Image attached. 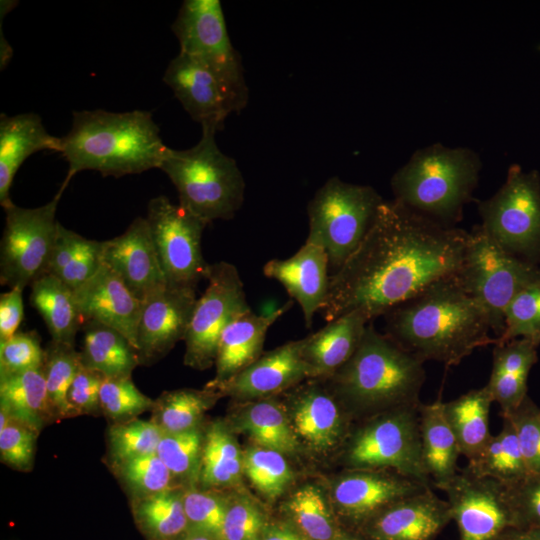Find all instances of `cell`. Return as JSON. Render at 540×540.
Wrapping results in <instances>:
<instances>
[{
    "mask_svg": "<svg viewBox=\"0 0 540 540\" xmlns=\"http://www.w3.org/2000/svg\"><path fill=\"white\" fill-rule=\"evenodd\" d=\"M104 378L100 372L81 363L68 391V402L74 416L100 411L99 395Z\"/></svg>",
    "mask_w": 540,
    "mask_h": 540,
    "instance_id": "11a10c76",
    "label": "cell"
},
{
    "mask_svg": "<svg viewBox=\"0 0 540 540\" xmlns=\"http://www.w3.org/2000/svg\"><path fill=\"white\" fill-rule=\"evenodd\" d=\"M102 265V241L86 238L70 262L55 277L74 291L93 277Z\"/></svg>",
    "mask_w": 540,
    "mask_h": 540,
    "instance_id": "db71d44e",
    "label": "cell"
},
{
    "mask_svg": "<svg viewBox=\"0 0 540 540\" xmlns=\"http://www.w3.org/2000/svg\"><path fill=\"white\" fill-rule=\"evenodd\" d=\"M180 52L203 63L225 86L239 112L248 101L240 55L233 47L219 0H185L171 27Z\"/></svg>",
    "mask_w": 540,
    "mask_h": 540,
    "instance_id": "8fae6325",
    "label": "cell"
},
{
    "mask_svg": "<svg viewBox=\"0 0 540 540\" xmlns=\"http://www.w3.org/2000/svg\"><path fill=\"white\" fill-rule=\"evenodd\" d=\"M80 366V352L73 345L51 341L45 350L43 373L49 405L56 419L74 416L68 391Z\"/></svg>",
    "mask_w": 540,
    "mask_h": 540,
    "instance_id": "60d3db41",
    "label": "cell"
},
{
    "mask_svg": "<svg viewBox=\"0 0 540 540\" xmlns=\"http://www.w3.org/2000/svg\"><path fill=\"white\" fill-rule=\"evenodd\" d=\"M501 416L513 424L528 473H539L540 408L527 395L517 408Z\"/></svg>",
    "mask_w": 540,
    "mask_h": 540,
    "instance_id": "f907efd6",
    "label": "cell"
},
{
    "mask_svg": "<svg viewBox=\"0 0 540 540\" xmlns=\"http://www.w3.org/2000/svg\"><path fill=\"white\" fill-rule=\"evenodd\" d=\"M182 498L188 531L205 533L221 540L229 494L190 486L183 488Z\"/></svg>",
    "mask_w": 540,
    "mask_h": 540,
    "instance_id": "f6af8a7d",
    "label": "cell"
},
{
    "mask_svg": "<svg viewBox=\"0 0 540 540\" xmlns=\"http://www.w3.org/2000/svg\"><path fill=\"white\" fill-rule=\"evenodd\" d=\"M222 395L211 388L177 389L163 392L151 410V420L164 433L185 431L200 425L205 412Z\"/></svg>",
    "mask_w": 540,
    "mask_h": 540,
    "instance_id": "f35d334b",
    "label": "cell"
},
{
    "mask_svg": "<svg viewBox=\"0 0 540 540\" xmlns=\"http://www.w3.org/2000/svg\"><path fill=\"white\" fill-rule=\"evenodd\" d=\"M285 406L300 445L330 453L346 442L348 411L328 388L317 382L298 386L288 394Z\"/></svg>",
    "mask_w": 540,
    "mask_h": 540,
    "instance_id": "d6986e66",
    "label": "cell"
},
{
    "mask_svg": "<svg viewBox=\"0 0 540 540\" xmlns=\"http://www.w3.org/2000/svg\"><path fill=\"white\" fill-rule=\"evenodd\" d=\"M45 350L35 331L17 332L11 338L0 341V376H7L44 365Z\"/></svg>",
    "mask_w": 540,
    "mask_h": 540,
    "instance_id": "681fc988",
    "label": "cell"
},
{
    "mask_svg": "<svg viewBox=\"0 0 540 540\" xmlns=\"http://www.w3.org/2000/svg\"><path fill=\"white\" fill-rule=\"evenodd\" d=\"M493 402L486 386L444 402V413L455 434L460 453L468 460L479 454L492 436L489 411Z\"/></svg>",
    "mask_w": 540,
    "mask_h": 540,
    "instance_id": "e575fe53",
    "label": "cell"
},
{
    "mask_svg": "<svg viewBox=\"0 0 540 540\" xmlns=\"http://www.w3.org/2000/svg\"><path fill=\"white\" fill-rule=\"evenodd\" d=\"M183 488L132 500L134 518L149 540H176L188 530Z\"/></svg>",
    "mask_w": 540,
    "mask_h": 540,
    "instance_id": "74e56055",
    "label": "cell"
},
{
    "mask_svg": "<svg viewBox=\"0 0 540 540\" xmlns=\"http://www.w3.org/2000/svg\"><path fill=\"white\" fill-rule=\"evenodd\" d=\"M505 486L513 529L540 530V472L528 473L521 480Z\"/></svg>",
    "mask_w": 540,
    "mask_h": 540,
    "instance_id": "816d5d0a",
    "label": "cell"
},
{
    "mask_svg": "<svg viewBox=\"0 0 540 540\" xmlns=\"http://www.w3.org/2000/svg\"><path fill=\"white\" fill-rule=\"evenodd\" d=\"M205 431L200 426L163 433L156 454L169 469L178 487L199 481Z\"/></svg>",
    "mask_w": 540,
    "mask_h": 540,
    "instance_id": "ab89813d",
    "label": "cell"
},
{
    "mask_svg": "<svg viewBox=\"0 0 540 540\" xmlns=\"http://www.w3.org/2000/svg\"><path fill=\"white\" fill-rule=\"evenodd\" d=\"M481 168L480 156L468 147L435 143L420 148L391 177L394 200L454 227L473 200Z\"/></svg>",
    "mask_w": 540,
    "mask_h": 540,
    "instance_id": "5b68a950",
    "label": "cell"
},
{
    "mask_svg": "<svg viewBox=\"0 0 540 540\" xmlns=\"http://www.w3.org/2000/svg\"><path fill=\"white\" fill-rule=\"evenodd\" d=\"M281 511L283 519L308 540H334L342 528L329 496L314 484H305L292 492L282 503Z\"/></svg>",
    "mask_w": 540,
    "mask_h": 540,
    "instance_id": "d590c367",
    "label": "cell"
},
{
    "mask_svg": "<svg viewBox=\"0 0 540 540\" xmlns=\"http://www.w3.org/2000/svg\"><path fill=\"white\" fill-rule=\"evenodd\" d=\"M197 299L195 289L166 286L142 302L136 335L140 365L156 362L184 341Z\"/></svg>",
    "mask_w": 540,
    "mask_h": 540,
    "instance_id": "e0dca14e",
    "label": "cell"
},
{
    "mask_svg": "<svg viewBox=\"0 0 540 540\" xmlns=\"http://www.w3.org/2000/svg\"><path fill=\"white\" fill-rule=\"evenodd\" d=\"M538 346L525 338L495 344L490 378L485 385L494 402L506 414L517 408L527 394L531 368L538 361Z\"/></svg>",
    "mask_w": 540,
    "mask_h": 540,
    "instance_id": "83f0119b",
    "label": "cell"
},
{
    "mask_svg": "<svg viewBox=\"0 0 540 540\" xmlns=\"http://www.w3.org/2000/svg\"><path fill=\"white\" fill-rule=\"evenodd\" d=\"M436 487L447 495L458 540H498L514 528L506 486L501 482L474 476L464 468Z\"/></svg>",
    "mask_w": 540,
    "mask_h": 540,
    "instance_id": "9a60e30c",
    "label": "cell"
},
{
    "mask_svg": "<svg viewBox=\"0 0 540 540\" xmlns=\"http://www.w3.org/2000/svg\"><path fill=\"white\" fill-rule=\"evenodd\" d=\"M232 417V427L257 446L295 454L301 445L292 429L285 404L270 398L242 402Z\"/></svg>",
    "mask_w": 540,
    "mask_h": 540,
    "instance_id": "f1b7e54d",
    "label": "cell"
},
{
    "mask_svg": "<svg viewBox=\"0 0 540 540\" xmlns=\"http://www.w3.org/2000/svg\"><path fill=\"white\" fill-rule=\"evenodd\" d=\"M368 322L363 312L355 310L303 338L302 356L309 379L326 380L345 365L357 350Z\"/></svg>",
    "mask_w": 540,
    "mask_h": 540,
    "instance_id": "d4e9b609",
    "label": "cell"
},
{
    "mask_svg": "<svg viewBox=\"0 0 540 540\" xmlns=\"http://www.w3.org/2000/svg\"><path fill=\"white\" fill-rule=\"evenodd\" d=\"M100 411L114 423L152 410L154 400L143 394L131 376L105 377L100 388Z\"/></svg>",
    "mask_w": 540,
    "mask_h": 540,
    "instance_id": "7dc6e473",
    "label": "cell"
},
{
    "mask_svg": "<svg viewBox=\"0 0 540 540\" xmlns=\"http://www.w3.org/2000/svg\"><path fill=\"white\" fill-rule=\"evenodd\" d=\"M469 232L442 225L401 203L380 205L368 233L330 275L321 309L330 322L359 310L369 321L460 269Z\"/></svg>",
    "mask_w": 540,
    "mask_h": 540,
    "instance_id": "6da1fadb",
    "label": "cell"
},
{
    "mask_svg": "<svg viewBox=\"0 0 540 540\" xmlns=\"http://www.w3.org/2000/svg\"><path fill=\"white\" fill-rule=\"evenodd\" d=\"M23 289L11 288L0 295V341L17 333L24 316Z\"/></svg>",
    "mask_w": 540,
    "mask_h": 540,
    "instance_id": "9f6ffc18",
    "label": "cell"
},
{
    "mask_svg": "<svg viewBox=\"0 0 540 540\" xmlns=\"http://www.w3.org/2000/svg\"><path fill=\"white\" fill-rule=\"evenodd\" d=\"M176 540H219V539L205 533L187 530L182 536H180Z\"/></svg>",
    "mask_w": 540,
    "mask_h": 540,
    "instance_id": "94428289",
    "label": "cell"
},
{
    "mask_svg": "<svg viewBox=\"0 0 540 540\" xmlns=\"http://www.w3.org/2000/svg\"><path fill=\"white\" fill-rule=\"evenodd\" d=\"M292 305L289 301L265 315L250 310L231 321L220 335L214 362L216 374L207 385L224 382L256 361L261 356L268 329Z\"/></svg>",
    "mask_w": 540,
    "mask_h": 540,
    "instance_id": "484cf974",
    "label": "cell"
},
{
    "mask_svg": "<svg viewBox=\"0 0 540 540\" xmlns=\"http://www.w3.org/2000/svg\"><path fill=\"white\" fill-rule=\"evenodd\" d=\"M334 540H366L358 531L342 527Z\"/></svg>",
    "mask_w": 540,
    "mask_h": 540,
    "instance_id": "91938a15",
    "label": "cell"
},
{
    "mask_svg": "<svg viewBox=\"0 0 540 540\" xmlns=\"http://www.w3.org/2000/svg\"><path fill=\"white\" fill-rule=\"evenodd\" d=\"M73 294L84 322L96 321L117 330L137 350V325L142 302L130 292L115 272L103 264L99 271L74 290Z\"/></svg>",
    "mask_w": 540,
    "mask_h": 540,
    "instance_id": "603a6c76",
    "label": "cell"
},
{
    "mask_svg": "<svg viewBox=\"0 0 540 540\" xmlns=\"http://www.w3.org/2000/svg\"><path fill=\"white\" fill-rule=\"evenodd\" d=\"M0 409L38 432L52 421L43 367L0 376Z\"/></svg>",
    "mask_w": 540,
    "mask_h": 540,
    "instance_id": "836d02e7",
    "label": "cell"
},
{
    "mask_svg": "<svg viewBox=\"0 0 540 540\" xmlns=\"http://www.w3.org/2000/svg\"><path fill=\"white\" fill-rule=\"evenodd\" d=\"M423 364L386 334L368 325L353 356L326 381L349 414L368 418L420 405L419 395L426 378Z\"/></svg>",
    "mask_w": 540,
    "mask_h": 540,
    "instance_id": "277c9868",
    "label": "cell"
},
{
    "mask_svg": "<svg viewBox=\"0 0 540 540\" xmlns=\"http://www.w3.org/2000/svg\"><path fill=\"white\" fill-rule=\"evenodd\" d=\"M428 488L391 470L348 469L332 481L329 499L341 526L358 531L387 506Z\"/></svg>",
    "mask_w": 540,
    "mask_h": 540,
    "instance_id": "2e32d148",
    "label": "cell"
},
{
    "mask_svg": "<svg viewBox=\"0 0 540 540\" xmlns=\"http://www.w3.org/2000/svg\"><path fill=\"white\" fill-rule=\"evenodd\" d=\"M244 475L269 501L279 498L294 479L283 453L257 445L244 452Z\"/></svg>",
    "mask_w": 540,
    "mask_h": 540,
    "instance_id": "b9f144b4",
    "label": "cell"
},
{
    "mask_svg": "<svg viewBox=\"0 0 540 540\" xmlns=\"http://www.w3.org/2000/svg\"><path fill=\"white\" fill-rule=\"evenodd\" d=\"M383 317L386 335L423 362L456 366L476 349L496 344L486 311L456 275L433 283Z\"/></svg>",
    "mask_w": 540,
    "mask_h": 540,
    "instance_id": "7a4b0ae2",
    "label": "cell"
},
{
    "mask_svg": "<svg viewBox=\"0 0 540 540\" xmlns=\"http://www.w3.org/2000/svg\"><path fill=\"white\" fill-rule=\"evenodd\" d=\"M65 188L62 185L54 198L40 207L23 208L13 202L3 207L1 285L24 290L45 274L59 222L56 211Z\"/></svg>",
    "mask_w": 540,
    "mask_h": 540,
    "instance_id": "7c38bea8",
    "label": "cell"
},
{
    "mask_svg": "<svg viewBox=\"0 0 540 540\" xmlns=\"http://www.w3.org/2000/svg\"><path fill=\"white\" fill-rule=\"evenodd\" d=\"M477 477H488L511 485L528 474L512 422L502 416V428L465 467Z\"/></svg>",
    "mask_w": 540,
    "mask_h": 540,
    "instance_id": "8d00e7d4",
    "label": "cell"
},
{
    "mask_svg": "<svg viewBox=\"0 0 540 540\" xmlns=\"http://www.w3.org/2000/svg\"><path fill=\"white\" fill-rule=\"evenodd\" d=\"M163 81L201 127L219 131L231 113L239 112L233 97L220 80L189 54L179 51L169 62Z\"/></svg>",
    "mask_w": 540,
    "mask_h": 540,
    "instance_id": "ac0fdd59",
    "label": "cell"
},
{
    "mask_svg": "<svg viewBox=\"0 0 540 540\" xmlns=\"http://www.w3.org/2000/svg\"><path fill=\"white\" fill-rule=\"evenodd\" d=\"M30 302L42 316L53 342L73 345L84 321L73 290L51 274H43L31 285Z\"/></svg>",
    "mask_w": 540,
    "mask_h": 540,
    "instance_id": "1f68e13d",
    "label": "cell"
},
{
    "mask_svg": "<svg viewBox=\"0 0 540 540\" xmlns=\"http://www.w3.org/2000/svg\"><path fill=\"white\" fill-rule=\"evenodd\" d=\"M216 132L202 127L195 146L169 148L159 168L175 186L179 204L207 224L232 219L245 196L244 177L236 161L217 146Z\"/></svg>",
    "mask_w": 540,
    "mask_h": 540,
    "instance_id": "8992f818",
    "label": "cell"
},
{
    "mask_svg": "<svg viewBox=\"0 0 540 540\" xmlns=\"http://www.w3.org/2000/svg\"><path fill=\"white\" fill-rule=\"evenodd\" d=\"M38 431L27 424L9 419L0 430V459L19 471H30L34 463Z\"/></svg>",
    "mask_w": 540,
    "mask_h": 540,
    "instance_id": "f5cc1de1",
    "label": "cell"
},
{
    "mask_svg": "<svg viewBox=\"0 0 540 540\" xmlns=\"http://www.w3.org/2000/svg\"><path fill=\"white\" fill-rule=\"evenodd\" d=\"M419 423L423 463L436 487L458 472L459 445L445 416L444 402L440 399L420 404Z\"/></svg>",
    "mask_w": 540,
    "mask_h": 540,
    "instance_id": "f546056e",
    "label": "cell"
},
{
    "mask_svg": "<svg viewBox=\"0 0 540 540\" xmlns=\"http://www.w3.org/2000/svg\"><path fill=\"white\" fill-rule=\"evenodd\" d=\"M504 325V332L496 339V344L525 338L540 345V281L526 286L514 296L505 310Z\"/></svg>",
    "mask_w": 540,
    "mask_h": 540,
    "instance_id": "bcb514c9",
    "label": "cell"
},
{
    "mask_svg": "<svg viewBox=\"0 0 540 540\" xmlns=\"http://www.w3.org/2000/svg\"><path fill=\"white\" fill-rule=\"evenodd\" d=\"M261 540H308L298 529L285 519L268 521Z\"/></svg>",
    "mask_w": 540,
    "mask_h": 540,
    "instance_id": "6f0895ef",
    "label": "cell"
},
{
    "mask_svg": "<svg viewBox=\"0 0 540 540\" xmlns=\"http://www.w3.org/2000/svg\"><path fill=\"white\" fill-rule=\"evenodd\" d=\"M498 540H540V530L509 529Z\"/></svg>",
    "mask_w": 540,
    "mask_h": 540,
    "instance_id": "680465c9",
    "label": "cell"
},
{
    "mask_svg": "<svg viewBox=\"0 0 540 540\" xmlns=\"http://www.w3.org/2000/svg\"><path fill=\"white\" fill-rule=\"evenodd\" d=\"M42 150L61 151V138L48 133L35 113L0 116V204L12 202L10 189L24 161Z\"/></svg>",
    "mask_w": 540,
    "mask_h": 540,
    "instance_id": "4316f807",
    "label": "cell"
},
{
    "mask_svg": "<svg viewBox=\"0 0 540 540\" xmlns=\"http://www.w3.org/2000/svg\"><path fill=\"white\" fill-rule=\"evenodd\" d=\"M270 518L263 506L251 496L231 494L221 540H261Z\"/></svg>",
    "mask_w": 540,
    "mask_h": 540,
    "instance_id": "c3c4849f",
    "label": "cell"
},
{
    "mask_svg": "<svg viewBox=\"0 0 540 540\" xmlns=\"http://www.w3.org/2000/svg\"><path fill=\"white\" fill-rule=\"evenodd\" d=\"M464 290L486 311L496 339L504 332V314L514 296L540 281V266L504 250L480 225L469 232L456 274Z\"/></svg>",
    "mask_w": 540,
    "mask_h": 540,
    "instance_id": "9c48e42d",
    "label": "cell"
},
{
    "mask_svg": "<svg viewBox=\"0 0 540 540\" xmlns=\"http://www.w3.org/2000/svg\"><path fill=\"white\" fill-rule=\"evenodd\" d=\"M383 202L373 187L338 177L328 179L316 191L307 206L309 231L305 242L326 251L331 274L364 239Z\"/></svg>",
    "mask_w": 540,
    "mask_h": 540,
    "instance_id": "52a82bcc",
    "label": "cell"
},
{
    "mask_svg": "<svg viewBox=\"0 0 540 540\" xmlns=\"http://www.w3.org/2000/svg\"><path fill=\"white\" fill-rule=\"evenodd\" d=\"M303 344L304 339L283 344L261 355L232 378L206 387L240 402L270 398L289 390L309 378L302 356Z\"/></svg>",
    "mask_w": 540,
    "mask_h": 540,
    "instance_id": "ffe728a7",
    "label": "cell"
},
{
    "mask_svg": "<svg viewBox=\"0 0 540 540\" xmlns=\"http://www.w3.org/2000/svg\"><path fill=\"white\" fill-rule=\"evenodd\" d=\"M81 363L104 377L131 376L140 365L137 350L117 330L96 321L83 324Z\"/></svg>",
    "mask_w": 540,
    "mask_h": 540,
    "instance_id": "d6a6232c",
    "label": "cell"
},
{
    "mask_svg": "<svg viewBox=\"0 0 540 540\" xmlns=\"http://www.w3.org/2000/svg\"><path fill=\"white\" fill-rule=\"evenodd\" d=\"M450 521L447 500L428 488L387 506L358 532L366 540H435Z\"/></svg>",
    "mask_w": 540,
    "mask_h": 540,
    "instance_id": "44dd1931",
    "label": "cell"
},
{
    "mask_svg": "<svg viewBox=\"0 0 540 540\" xmlns=\"http://www.w3.org/2000/svg\"><path fill=\"white\" fill-rule=\"evenodd\" d=\"M163 433L151 419L134 418L113 423L108 430V453L111 465L156 453Z\"/></svg>",
    "mask_w": 540,
    "mask_h": 540,
    "instance_id": "ee69618b",
    "label": "cell"
},
{
    "mask_svg": "<svg viewBox=\"0 0 540 540\" xmlns=\"http://www.w3.org/2000/svg\"><path fill=\"white\" fill-rule=\"evenodd\" d=\"M419 407H400L365 418L345 442L346 467L391 470L431 486L422 459Z\"/></svg>",
    "mask_w": 540,
    "mask_h": 540,
    "instance_id": "ba28073f",
    "label": "cell"
},
{
    "mask_svg": "<svg viewBox=\"0 0 540 540\" xmlns=\"http://www.w3.org/2000/svg\"><path fill=\"white\" fill-rule=\"evenodd\" d=\"M329 259L318 245L305 242L291 257L271 259L263 266V274L281 283L300 306L306 327L323 308L329 290Z\"/></svg>",
    "mask_w": 540,
    "mask_h": 540,
    "instance_id": "cb8c5ba5",
    "label": "cell"
},
{
    "mask_svg": "<svg viewBox=\"0 0 540 540\" xmlns=\"http://www.w3.org/2000/svg\"><path fill=\"white\" fill-rule=\"evenodd\" d=\"M206 280L208 285L196 301L184 339V364L198 370L214 364L224 328L251 310L244 284L233 264L226 261L210 264Z\"/></svg>",
    "mask_w": 540,
    "mask_h": 540,
    "instance_id": "5bb4252c",
    "label": "cell"
},
{
    "mask_svg": "<svg viewBox=\"0 0 540 540\" xmlns=\"http://www.w3.org/2000/svg\"><path fill=\"white\" fill-rule=\"evenodd\" d=\"M244 476V452L232 428L221 420L205 430L199 481L203 488L221 490L236 487Z\"/></svg>",
    "mask_w": 540,
    "mask_h": 540,
    "instance_id": "4dcf8cb0",
    "label": "cell"
},
{
    "mask_svg": "<svg viewBox=\"0 0 540 540\" xmlns=\"http://www.w3.org/2000/svg\"><path fill=\"white\" fill-rule=\"evenodd\" d=\"M168 149L148 111H74L71 129L61 137L60 153L68 163L62 185L83 170L121 177L160 168Z\"/></svg>",
    "mask_w": 540,
    "mask_h": 540,
    "instance_id": "3957f363",
    "label": "cell"
},
{
    "mask_svg": "<svg viewBox=\"0 0 540 540\" xmlns=\"http://www.w3.org/2000/svg\"><path fill=\"white\" fill-rule=\"evenodd\" d=\"M102 261L141 302L167 286L146 218L137 217L124 233L102 241Z\"/></svg>",
    "mask_w": 540,
    "mask_h": 540,
    "instance_id": "7402d4cb",
    "label": "cell"
},
{
    "mask_svg": "<svg viewBox=\"0 0 540 540\" xmlns=\"http://www.w3.org/2000/svg\"><path fill=\"white\" fill-rule=\"evenodd\" d=\"M480 226L504 250L531 264H540V174L510 165L497 192L477 200Z\"/></svg>",
    "mask_w": 540,
    "mask_h": 540,
    "instance_id": "30bf717a",
    "label": "cell"
},
{
    "mask_svg": "<svg viewBox=\"0 0 540 540\" xmlns=\"http://www.w3.org/2000/svg\"><path fill=\"white\" fill-rule=\"evenodd\" d=\"M111 467L132 500L178 487L156 453L112 464Z\"/></svg>",
    "mask_w": 540,
    "mask_h": 540,
    "instance_id": "7bdbcfd3",
    "label": "cell"
},
{
    "mask_svg": "<svg viewBox=\"0 0 540 540\" xmlns=\"http://www.w3.org/2000/svg\"><path fill=\"white\" fill-rule=\"evenodd\" d=\"M145 218L166 285L196 290L210 266L201 249L207 223L163 195L148 202Z\"/></svg>",
    "mask_w": 540,
    "mask_h": 540,
    "instance_id": "4fadbf2b",
    "label": "cell"
}]
</instances>
